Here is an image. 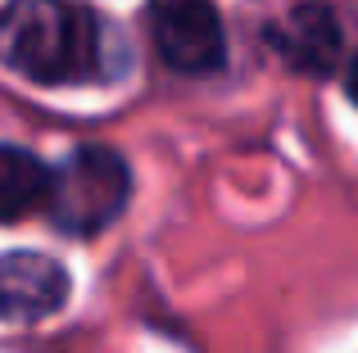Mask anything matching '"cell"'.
Masks as SVG:
<instances>
[{"mask_svg": "<svg viewBox=\"0 0 358 353\" xmlns=\"http://www.w3.org/2000/svg\"><path fill=\"white\" fill-rule=\"evenodd\" d=\"M50 168L18 145H0V222H18L45 209Z\"/></svg>", "mask_w": 358, "mask_h": 353, "instance_id": "8992f818", "label": "cell"}, {"mask_svg": "<svg viewBox=\"0 0 358 353\" xmlns=\"http://www.w3.org/2000/svg\"><path fill=\"white\" fill-rule=\"evenodd\" d=\"M69 299V272L50 254H18L0 258V317L9 322H36L64 308Z\"/></svg>", "mask_w": 358, "mask_h": 353, "instance_id": "277c9868", "label": "cell"}, {"mask_svg": "<svg viewBox=\"0 0 358 353\" xmlns=\"http://www.w3.org/2000/svg\"><path fill=\"white\" fill-rule=\"evenodd\" d=\"M114 27L82 0L0 5V63L41 87H82L114 73Z\"/></svg>", "mask_w": 358, "mask_h": 353, "instance_id": "6da1fadb", "label": "cell"}, {"mask_svg": "<svg viewBox=\"0 0 358 353\" xmlns=\"http://www.w3.org/2000/svg\"><path fill=\"white\" fill-rule=\"evenodd\" d=\"M268 45L299 73H331L341 59V23L327 5L308 0V5L290 9L281 23L268 27Z\"/></svg>", "mask_w": 358, "mask_h": 353, "instance_id": "5b68a950", "label": "cell"}, {"mask_svg": "<svg viewBox=\"0 0 358 353\" xmlns=\"http://www.w3.org/2000/svg\"><path fill=\"white\" fill-rule=\"evenodd\" d=\"M350 96L358 100V54H354V63H350Z\"/></svg>", "mask_w": 358, "mask_h": 353, "instance_id": "52a82bcc", "label": "cell"}, {"mask_svg": "<svg viewBox=\"0 0 358 353\" xmlns=\"http://www.w3.org/2000/svg\"><path fill=\"white\" fill-rule=\"evenodd\" d=\"M131 172L118 150L109 145H78L64 159L59 172H50L45 218L69 236H96L127 209Z\"/></svg>", "mask_w": 358, "mask_h": 353, "instance_id": "7a4b0ae2", "label": "cell"}, {"mask_svg": "<svg viewBox=\"0 0 358 353\" xmlns=\"http://www.w3.org/2000/svg\"><path fill=\"white\" fill-rule=\"evenodd\" d=\"M150 36H155L159 59L191 77L213 73L227 54L213 0H150Z\"/></svg>", "mask_w": 358, "mask_h": 353, "instance_id": "3957f363", "label": "cell"}]
</instances>
